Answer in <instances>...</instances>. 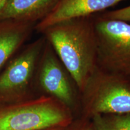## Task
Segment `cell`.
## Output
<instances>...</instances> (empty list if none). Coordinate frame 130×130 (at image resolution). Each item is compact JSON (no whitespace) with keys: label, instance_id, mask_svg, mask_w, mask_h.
<instances>
[{"label":"cell","instance_id":"ba28073f","mask_svg":"<svg viewBox=\"0 0 130 130\" xmlns=\"http://www.w3.org/2000/svg\"><path fill=\"white\" fill-rule=\"evenodd\" d=\"M58 1L59 0H9L0 13V21L12 20L35 24L45 18Z\"/></svg>","mask_w":130,"mask_h":130},{"label":"cell","instance_id":"52a82bcc","mask_svg":"<svg viewBox=\"0 0 130 130\" xmlns=\"http://www.w3.org/2000/svg\"><path fill=\"white\" fill-rule=\"evenodd\" d=\"M124 0H59L45 18L35 25L38 32L71 19L87 17L102 12Z\"/></svg>","mask_w":130,"mask_h":130},{"label":"cell","instance_id":"6da1fadb","mask_svg":"<svg viewBox=\"0 0 130 130\" xmlns=\"http://www.w3.org/2000/svg\"><path fill=\"white\" fill-rule=\"evenodd\" d=\"M42 33L80 93L97 67L93 15L58 22L45 29Z\"/></svg>","mask_w":130,"mask_h":130},{"label":"cell","instance_id":"7c38bea8","mask_svg":"<svg viewBox=\"0 0 130 130\" xmlns=\"http://www.w3.org/2000/svg\"><path fill=\"white\" fill-rule=\"evenodd\" d=\"M66 130H94V128L90 119L79 116L74 119Z\"/></svg>","mask_w":130,"mask_h":130},{"label":"cell","instance_id":"5bb4252c","mask_svg":"<svg viewBox=\"0 0 130 130\" xmlns=\"http://www.w3.org/2000/svg\"><path fill=\"white\" fill-rule=\"evenodd\" d=\"M68 127H55V128H48V129H43V130H66V128H67Z\"/></svg>","mask_w":130,"mask_h":130},{"label":"cell","instance_id":"8992f818","mask_svg":"<svg viewBox=\"0 0 130 130\" xmlns=\"http://www.w3.org/2000/svg\"><path fill=\"white\" fill-rule=\"evenodd\" d=\"M38 81L47 95L74 111L79 108V94L71 75L46 40L38 66Z\"/></svg>","mask_w":130,"mask_h":130},{"label":"cell","instance_id":"30bf717a","mask_svg":"<svg viewBox=\"0 0 130 130\" xmlns=\"http://www.w3.org/2000/svg\"><path fill=\"white\" fill-rule=\"evenodd\" d=\"M90 120L94 130H130V113L97 115Z\"/></svg>","mask_w":130,"mask_h":130},{"label":"cell","instance_id":"2e32d148","mask_svg":"<svg viewBox=\"0 0 130 130\" xmlns=\"http://www.w3.org/2000/svg\"><path fill=\"white\" fill-rule=\"evenodd\" d=\"M129 81H130V80H129Z\"/></svg>","mask_w":130,"mask_h":130},{"label":"cell","instance_id":"277c9868","mask_svg":"<svg viewBox=\"0 0 130 130\" xmlns=\"http://www.w3.org/2000/svg\"><path fill=\"white\" fill-rule=\"evenodd\" d=\"M97 66L130 80V24L93 15Z\"/></svg>","mask_w":130,"mask_h":130},{"label":"cell","instance_id":"5b68a950","mask_svg":"<svg viewBox=\"0 0 130 130\" xmlns=\"http://www.w3.org/2000/svg\"><path fill=\"white\" fill-rule=\"evenodd\" d=\"M45 42V37H41L27 45L0 75V99L3 102L29 99L27 92Z\"/></svg>","mask_w":130,"mask_h":130},{"label":"cell","instance_id":"9c48e42d","mask_svg":"<svg viewBox=\"0 0 130 130\" xmlns=\"http://www.w3.org/2000/svg\"><path fill=\"white\" fill-rule=\"evenodd\" d=\"M35 24L0 21V69L27 40Z\"/></svg>","mask_w":130,"mask_h":130},{"label":"cell","instance_id":"9a60e30c","mask_svg":"<svg viewBox=\"0 0 130 130\" xmlns=\"http://www.w3.org/2000/svg\"><path fill=\"white\" fill-rule=\"evenodd\" d=\"M1 102H3V101H2V100H1V99H0V103H1Z\"/></svg>","mask_w":130,"mask_h":130},{"label":"cell","instance_id":"4fadbf2b","mask_svg":"<svg viewBox=\"0 0 130 130\" xmlns=\"http://www.w3.org/2000/svg\"><path fill=\"white\" fill-rule=\"evenodd\" d=\"M8 1H9V0H0V13L2 12Z\"/></svg>","mask_w":130,"mask_h":130},{"label":"cell","instance_id":"7a4b0ae2","mask_svg":"<svg viewBox=\"0 0 130 130\" xmlns=\"http://www.w3.org/2000/svg\"><path fill=\"white\" fill-rule=\"evenodd\" d=\"M73 111L56 99L42 95L0 107V130H43L68 127Z\"/></svg>","mask_w":130,"mask_h":130},{"label":"cell","instance_id":"3957f363","mask_svg":"<svg viewBox=\"0 0 130 130\" xmlns=\"http://www.w3.org/2000/svg\"><path fill=\"white\" fill-rule=\"evenodd\" d=\"M81 117L130 113V81L97 67L79 93Z\"/></svg>","mask_w":130,"mask_h":130},{"label":"cell","instance_id":"8fae6325","mask_svg":"<svg viewBox=\"0 0 130 130\" xmlns=\"http://www.w3.org/2000/svg\"><path fill=\"white\" fill-rule=\"evenodd\" d=\"M104 19H113L130 22V6L113 11H108L99 14Z\"/></svg>","mask_w":130,"mask_h":130}]
</instances>
